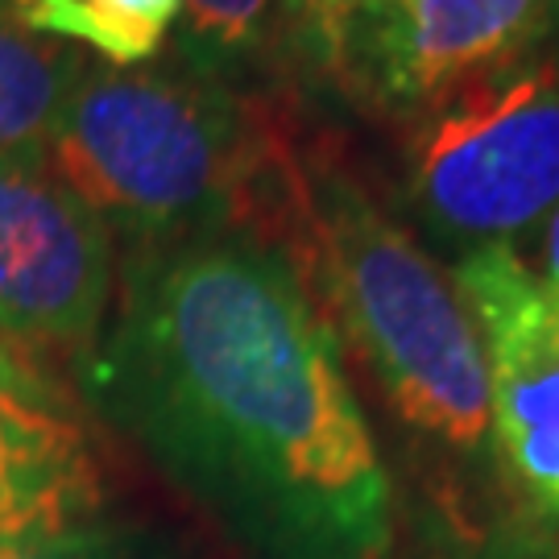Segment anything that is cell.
I'll use <instances>...</instances> for the list:
<instances>
[{
	"instance_id": "cell-1",
	"label": "cell",
	"mask_w": 559,
	"mask_h": 559,
	"mask_svg": "<svg viewBox=\"0 0 559 559\" xmlns=\"http://www.w3.org/2000/svg\"><path fill=\"white\" fill-rule=\"evenodd\" d=\"M87 390L253 559H390L394 480L332 323L278 240L133 253Z\"/></svg>"
},
{
	"instance_id": "cell-2",
	"label": "cell",
	"mask_w": 559,
	"mask_h": 559,
	"mask_svg": "<svg viewBox=\"0 0 559 559\" xmlns=\"http://www.w3.org/2000/svg\"><path fill=\"white\" fill-rule=\"evenodd\" d=\"M290 249L399 423L464 468L493 456L489 373L452 274L336 162L295 166Z\"/></svg>"
},
{
	"instance_id": "cell-3",
	"label": "cell",
	"mask_w": 559,
	"mask_h": 559,
	"mask_svg": "<svg viewBox=\"0 0 559 559\" xmlns=\"http://www.w3.org/2000/svg\"><path fill=\"white\" fill-rule=\"evenodd\" d=\"M41 154L133 253L253 233L249 221L290 191L295 166L228 83L191 67H87Z\"/></svg>"
},
{
	"instance_id": "cell-4",
	"label": "cell",
	"mask_w": 559,
	"mask_h": 559,
	"mask_svg": "<svg viewBox=\"0 0 559 559\" xmlns=\"http://www.w3.org/2000/svg\"><path fill=\"white\" fill-rule=\"evenodd\" d=\"M402 120L406 203L452 258L514 245L559 203V50L480 67Z\"/></svg>"
},
{
	"instance_id": "cell-5",
	"label": "cell",
	"mask_w": 559,
	"mask_h": 559,
	"mask_svg": "<svg viewBox=\"0 0 559 559\" xmlns=\"http://www.w3.org/2000/svg\"><path fill=\"white\" fill-rule=\"evenodd\" d=\"M117 295V240L41 150L0 154V344L87 360Z\"/></svg>"
},
{
	"instance_id": "cell-6",
	"label": "cell",
	"mask_w": 559,
	"mask_h": 559,
	"mask_svg": "<svg viewBox=\"0 0 559 559\" xmlns=\"http://www.w3.org/2000/svg\"><path fill=\"white\" fill-rule=\"evenodd\" d=\"M448 274L485 353L493 456L531 510L559 519V295L514 245L473 249Z\"/></svg>"
},
{
	"instance_id": "cell-7",
	"label": "cell",
	"mask_w": 559,
	"mask_h": 559,
	"mask_svg": "<svg viewBox=\"0 0 559 559\" xmlns=\"http://www.w3.org/2000/svg\"><path fill=\"white\" fill-rule=\"evenodd\" d=\"M556 0H381L328 38L311 71L357 104L406 117L448 83L539 46Z\"/></svg>"
},
{
	"instance_id": "cell-8",
	"label": "cell",
	"mask_w": 559,
	"mask_h": 559,
	"mask_svg": "<svg viewBox=\"0 0 559 559\" xmlns=\"http://www.w3.org/2000/svg\"><path fill=\"white\" fill-rule=\"evenodd\" d=\"M104 468L75 402L0 344V547L104 535Z\"/></svg>"
},
{
	"instance_id": "cell-9",
	"label": "cell",
	"mask_w": 559,
	"mask_h": 559,
	"mask_svg": "<svg viewBox=\"0 0 559 559\" xmlns=\"http://www.w3.org/2000/svg\"><path fill=\"white\" fill-rule=\"evenodd\" d=\"M83 71L80 50L25 29L9 0H0V154L41 150L50 120Z\"/></svg>"
},
{
	"instance_id": "cell-10",
	"label": "cell",
	"mask_w": 559,
	"mask_h": 559,
	"mask_svg": "<svg viewBox=\"0 0 559 559\" xmlns=\"http://www.w3.org/2000/svg\"><path fill=\"white\" fill-rule=\"evenodd\" d=\"M13 17L41 38L80 41L117 67L150 62L179 25L182 0H9Z\"/></svg>"
},
{
	"instance_id": "cell-11",
	"label": "cell",
	"mask_w": 559,
	"mask_h": 559,
	"mask_svg": "<svg viewBox=\"0 0 559 559\" xmlns=\"http://www.w3.org/2000/svg\"><path fill=\"white\" fill-rule=\"evenodd\" d=\"M278 29V0H182L179 55L195 75L228 83L261 62Z\"/></svg>"
},
{
	"instance_id": "cell-12",
	"label": "cell",
	"mask_w": 559,
	"mask_h": 559,
	"mask_svg": "<svg viewBox=\"0 0 559 559\" xmlns=\"http://www.w3.org/2000/svg\"><path fill=\"white\" fill-rule=\"evenodd\" d=\"M373 4L381 0H278V34L286 50L311 67L340 25Z\"/></svg>"
},
{
	"instance_id": "cell-13",
	"label": "cell",
	"mask_w": 559,
	"mask_h": 559,
	"mask_svg": "<svg viewBox=\"0 0 559 559\" xmlns=\"http://www.w3.org/2000/svg\"><path fill=\"white\" fill-rule=\"evenodd\" d=\"M0 559H129L120 556L104 535L71 543H25V547H0Z\"/></svg>"
},
{
	"instance_id": "cell-14",
	"label": "cell",
	"mask_w": 559,
	"mask_h": 559,
	"mask_svg": "<svg viewBox=\"0 0 559 559\" xmlns=\"http://www.w3.org/2000/svg\"><path fill=\"white\" fill-rule=\"evenodd\" d=\"M531 270L539 274V282L547 290L559 295V203L539 224V253H535V265H531Z\"/></svg>"
},
{
	"instance_id": "cell-15",
	"label": "cell",
	"mask_w": 559,
	"mask_h": 559,
	"mask_svg": "<svg viewBox=\"0 0 559 559\" xmlns=\"http://www.w3.org/2000/svg\"><path fill=\"white\" fill-rule=\"evenodd\" d=\"M556 13H559V0H556Z\"/></svg>"
}]
</instances>
